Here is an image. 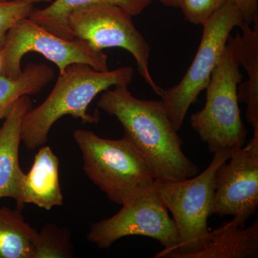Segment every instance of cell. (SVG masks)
<instances>
[{
	"instance_id": "1",
	"label": "cell",
	"mask_w": 258,
	"mask_h": 258,
	"mask_svg": "<svg viewBox=\"0 0 258 258\" xmlns=\"http://www.w3.org/2000/svg\"><path fill=\"white\" fill-rule=\"evenodd\" d=\"M98 107L120 122L128 138L152 167L155 181H177L198 174L200 168L184 154L182 141L163 101L139 99L127 85L102 93Z\"/></svg>"
},
{
	"instance_id": "2",
	"label": "cell",
	"mask_w": 258,
	"mask_h": 258,
	"mask_svg": "<svg viewBox=\"0 0 258 258\" xmlns=\"http://www.w3.org/2000/svg\"><path fill=\"white\" fill-rule=\"evenodd\" d=\"M134 73L130 66L100 71L87 64H70L63 73L59 74L46 99L24 116L22 142L32 150L45 145L52 125L66 115L79 118L83 124L98 123V116L88 113L90 103L97 95L112 86H128L133 80Z\"/></svg>"
},
{
	"instance_id": "3",
	"label": "cell",
	"mask_w": 258,
	"mask_h": 258,
	"mask_svg": "<svg viewBox=\"0 0 258 258\" xmlns=\"http://www.w3.org/2000/svg\"><path fill=\"white\" fill-rule=\"evenodd\" d=\"M74 138L82 154L83 171L113 203L125 205L154 184L152 167L126 137L104 139L76 129Z\"/></svg>"
},
{
	"instance_id": "4",
	"label": "cell",
	"mask_w": 258,
	"mask_h": 258,
	"mask_svg": "<svg viewBox=\"0 0 258 258\" xmlns=\"http://www.w3.org/2000/svg\"><path fill=\"white\" fill-rule=\"evenodd\" d=\"M232 152H215L208 167L200 174L177 181H155L163 204L172 215L177 234L175 250L164 258H191L206 247L210 231L217 169L228 161Z\"/></svg>"
},
{
	"instance_id": "5",
	"label": "cell",
	"mask_w": 258,
	"mask_h": 258,
	"mask_svg": "<svg viewBox=\"0 0 258 258\" xmlns=\"http://www.w3.org/2000/svg\"><path fill=\"white\" fill-rule=\"evenodd\" d=\"M240 67L227 43L205 89V106L190 118L191 127L212 154L221 150L235 152L243 147L247 139L237 96L242 79Z\"/></svg>"
},
{
	"instance_id": "6",
	"label": "cell",
	"mask_w": 258,
	"mask_h": 258,
	"mask_svg": "<svg viewBox=\"0 0 258 258\" xmlns=\"http://www.w3.org/2000/svg\"><path fill=\"white\" fill-rule=\"evenodd\" d=\"M243 23L238 9L232 3H226L203 25L198 52L184 78L176 86L163 89L161 100L176 132L182 126L190 106L206 89L231 32Z\"/></svg>"
},
{
	"instance_id": "7",
	"label": "cell",
	"mask_w": 258,
	"mask_h": 258,
	"mask_svg": "<svg viewBox=\"0 0 258 258\" xmlns=\"http://www.w3.org/2000/svg\"><path fill=\"white\" fill-rule=\"evenodd\" d=\"M38 52L54 62L62 74L70 64L84 63L100 71L108 70V55L88 42L75 38L67 40L47 31L30 18L15 24L7 34L0 50V75L16 79L23 73L21 61L28 52Z\"/></svg>"
},
{
	"instance_id": "8",
	"label": "cell",
	"mask_w": 258,
	"mask_h": 258,
	"mask_svg": "<svg viewBox=\"0 0 258 258\" xmlns=\"http://www.w3.org/2000/svg\"><path fill=\"white\" fill-rule=\"evenodd\" d=\"M132 17L117 5L97 4L73 10L66 23L74 38L88 42L96 50L119 47L130 52L139 74L160 96L163 88L156 83L149 71L150 46L136 28Z\"/></svg>"
},
{
	"instance_id": "9",
	"label": "cell",
	"mask_w": 258,
	"mask_h": 258,
	"mask_svg": "<svg viewBox=\"0 0 258 258\" xmlns=\"http://www.w3.org/2000/svg\"><path fill=\"white\" fill-rule=\"evenodd\" d=\"M122 206L113 216L91 225L86 236L90 242L106 249L123 237L141 235L155 239L164 247L154 257L164 258L175 250V225L158 195L155 182Z\"/></svg>"
},
{
	"instance_id": "10",
	"label": "cell",
	"mask_w": 258,
	"mask_h": 258,
	"mask_svg": "<svg viewBox=\"0 0 258 258\" xmlns=\"http://www.w3.org/2000/svg\"><path fill=\"white\" fill-rule=\"evenodd\" d=\"M229 161L217 171L212 215L233 216L231 222L244 227L258 206V135Z\"/></svg>"
},
{
	"instance_id": "11",
	"label": "cell",
	"mask_w": 258,
	"mask_h": 258,
	"mask_svg": "<svg viewBox=\"0 0 258 258\" xmlns=\"http://www.w3.org/2000/svg\"><path fill=\"white\" fill-rule=\"evenodd\" d=\"M31 108L30 96H22L15 103L0 128V200L11 198L16 204L20 200L25 174L19 159L22 123L24 116Z\"/></svg>"
},
{
	"instance_id": "12",
	"label": "cell",
	"mask_w": 258,
	"mask_h": 258,
	"mask_svg": "<svg viewBox=\"0 0 258 258\" xmlns=\"http://www.w3.org/2000/svg\"><path fill=\"white\" fill-rule=\"evenodd\" d=\"M60 161L48 146H42L35 154L31 169L24 174L17 208L32 204L43 210H52L63 204L59 177Z\"/></svg>"
},
{
	"instance_id": "13",
	"label": "cell",
	"mask_w": 258,
	"mask_h": 258,
	"mask_svg": "<svg viewBox=\"0 0 258 258\" xmlns=\"http://www.w3.org/2000/svg\"><path fill=\"white\" fill-rule=\"evenodd\" d=\"M254 28L242 23V34L229 37L227 43L232 47L237 60L247 72L248 81L237 91L238 101L247 105L246 117L252 125L254 135H258V23Z\"/></svg>"
},
{
	"instance_id": "14",
	"label": "cell",
	"mask_w": 258,
	"mask_h": 258,
	"mask_svg": "<svg viewBox=\"0 0 258 258\" xmlns=\"http://www.w3.org/2000/svg\"><path fill=\"white\" fill-rule=\"evenodd\" d=\"M258 257V221L248 227L232 222L210 232L206 247L191 258H254Z\"/></svg>"
},
{
	"instance_id": "15",
	"label": "cell",
	"mask_w": 258,
	"mask_h": 258,
	"mask_svg": "<svg viewBox=\"0 0 258 258\" xmlns=\"http://www.w3.org/2000/svg\"><path fill=\"white\" fill-rule=\"evenodd\" d=\"M152 0H55L44 9H35L30 19L47 31L67 40H74L68 28V16L73 10L88 5L111 4L117 5L132 16L141 15Z\"/></svg>"
},
{
	"instance_id": "16",
	"label": "cell",
	"mask_w": 258,
	"mask_h": 258,
	"mask_svg": "<svg viewBox=\"0 0 258 258\" xmlns=\"http://www.w3.org/2000/svg\"><path fill=\"white\" fill-rule=\"evenodd\" d=\"M55 72L44 63H30L16 79L0 75V123L11 111L19 98L34 96L46 87L54 79ZM2 125L0 124V128Z\"/></svg>"
},
{
	"instance_id": "17",
	"label": "cell",
	"mask_w": 258,
	"mask_h": 258,
	"mask_svg": "<svg viewBox=\"0 0 258 258\" xmlns=\"http://www.w3.org/2000/svg\"><path fill=\"white\" fill-rule=\"evenodd\" d=\"M37 232L21 210L0 207V258H33Z\"/></svg>"
},
{
	"instance_id": "18",
	"label": "cell",
	"mask_w": 258,
	"mask_h": 258,
	"mask_svg": "<svg viewBox=\"0 0 258 258\" xmlns=\"http://www.w3.org/2000/svg\"><path fill=\"white\" fill-rule=\"evenodd\" d=\"M74 252L71 233L67 229L49 223L37 231L33 258H69L74 257Z\"/></svg>"
},
{
	"instance_id": "19",
	"label": "cell",
	"mask_w": 258,
	"mask_h": 258,
	"mask_svg": "<svg viewBox=\"0 0 258 258\" xmlns=\"http://www.w3.org/2000/svg\"><path fill=\"white\" fill-rule=\"evenodd\" d=\"M34 3L22 0L0 2V50L10 28L23 19L30 18L35 10Z\"/></svg>"
},
{
	"instance_id": "20",
	"label": "cell",
	"mask_w": 258,
	"mask_h": 258,
	"mask_svg": "<svg viewBox=\"0 0 258 258\" xmlns=\"http://www.w3.org/2000/svg\"><path fill=\"white\" fill-rule=\"evenodd\" d=\"M227 0H180V9L185 20L196 25H203L227 3Z\"/></svg>"
},
{
	"instance_id": "21",
	"label": "cell",
	"mask_w": 258,
	"mask_h": 258,
	"mask_svg": "<svg viewBox=\"0 0 258 258\" xmlns=\"http://www.w3.org/2000/svg\"><path fill=\"white\" fill-rule=\"evenodd\" d=\"M235 5L242 15L244 23H258V0H227Z\"/></svg>"
},
{
	"instance_id": "22",
	"label": "cell",
	"mask_w": 258,
	"mask_h": 258,
	"mask_svg": "<svg viewBox=\"0 0 258 258\" xmlns=\"http://www.w3.org/2000/svg\"><path fill=\"white\" fill-rule=\"evenodd\" d=\"M164 6L179 8L180 0H158Z\"/></svg>"
},
{
	"instance_id": "23",
	"label": "cell",
	"mask_w": 258,
	"mask_h": 258,
	"mask_svg": "<svg viewBox=\"0 0 258 258\" xmlns=\"http://www.w3.org/2000/svg\"><path fill=\"white\" fill-rule=\"evenodd\" d=\"M1 1H9V0H0ZM22 1L29 2V3H49V2L52 1V0H22Z\"/></svg>"
},
{
	"instance_id": "24",
	"label": "cell",
	"mask_w": 258,
	"mask_h": 258,
	"mask_svg": "<svg viewBox=\"0 0 258 258\" xmlns=\"http://www.w3.org/2000/svg\"><path fill=\"white\" fill-rule=\"evenodd\" d=\"M0 70H1V58H0Z\"/></svg>"
}]
</instances>
